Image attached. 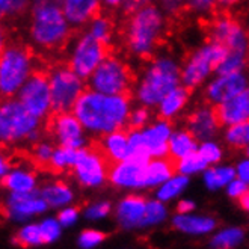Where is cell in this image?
<instances>
[{
	"label": "cell",
	"mask_w": 249,
	"mask_h": 249,
	"mask_svg": "<svg viewBox=\"0 0 249 249\" xmlns=\"http://www.w3.org/2000/svg\"><path fill=\"white\" fill-rule=\"evenodd\" d=\"M64 14L71 26H83L100 16V0H64Z\"/></svg>",
	"instance_id": "obj_21"
},
{
	"label": "cell",
	"mask_w": 249,
	"mask_h": 249,
	"mask_svg": "<svg viewBox=\"0 0 249 249\" xmlns=\"http://www.w3.org/2000/svg\"><path fill=\"white\" fill-rule=\"evenodd\" d=\"M9 171H11V165L8 162V159L2 157V160H0V174H2V177H5Z\"/></svg>",
	"instance_id": "obj_55"
},
{
	"label": "cell",
	"mask_w": 249,
	"mask_h": 249,
	"mask_svg": "<svg viewBox=\"0 0 249 249\" xmlns=\"http://www.w3.org/2000/svg\"><path fill=\"white\" fill-rule=\"evenodd\" d=\"M112 162L107 159L105 151L101 150L100 143L91 145L89 148H82L77 162L72 168L76 178L82 186L97 187L103 184V181L109 177V169Z\"/></svg>",
	"instance_id": "obj_12"
},
{
	"label": "cell",
	"mask_w": 249,
	"mask_h": 249,
	"mask_svg": "<svg viewBox=\"0 0 249 249\" xmlns=\"http://www.w3.org/2000/svg\"><path fill=\"white\" fill-rule=\"evenodd\" d=\"M172 225L183 231V232H189V234H206L210 232L216 228V222L212 217H206V216H194V214H181L178 213L174 217Z\"/></svg>",
	"instance_id": "obj_25"
},
{
	"label": "cell",
	"mask_w": 249,
	"mask_h": 249,
	"mask_svg": "<svg viewBox=\"0 0 249 249\" xmlns=\"http://www.w3.org/2000/svg\"><path fill=\"white\" fill-rule=\"evenodd\" d=\"M16 242L21 246H38V245L44 243L41 227L35 225V224L23 227L17 234Z\"/></svg>",
	"instance_id": "obj_39"
},
{
	"label": "cell",
	"mask_w": 249,
	"mask_h": 249,
	"mask_svg": "<svg viewBox=\"0 0 249 249\" xmlns=\"http://www.w3.org/2000/svg\"><path fill=\"white\" fill-rule=\"evenodd\" d=\"M146 204L148 201H145L139 195H128L125 196L116 209V217L118 222L124 228H138L142 225Z\"/></svg>",
	"instance_id": "obj_22"
},
{
	"label": "cell",
	"mask_w": 249,
	"mask_h": 249,
	"mask_svg": "<svg viewBox=\"0 0 249 249\" xmlns=\"http://www.w3.org/2000/svg\"><path fill=\"white\" fill-rule=\"evenodd\" d=\"M181 83V68L171 57H159L146 68L138 85L136 97L143 106H159V103Z\"/></svg>",
	"instance_id": "obj_4"
},
{
	"label": "cell",
	"mask_w": 249,
	"mask_h": 249,
	"mask_svg": "<svg viewBox=\"0 0 249 249\" xmlns=\"http://www.w3.org/2000/svg\"><path fill=\"white\" fill-rule=\"evenodd\" d=\"M198 151L204 156V159L207 160L209 165L217 163L222 157V151H221V148H219V145L214 142H210V141H204L198 148Z\"/></svg>",
	"instance_id": "obj_45"
},
{
	"label": "cell",
	"mask_w": 249,
	"mask_h": 249,
	"mask_svg": "<svg viewBox=\"0 0 249 249\" xmlns=\"http://www.w3.org/2000/svg\"><path fill=\"white\" fill-rule=\"evenodd\" d=\"M6 214L14 221H24V219L42 213L49 207L39 192H11L5 202Z\"/></svg>",
	"instance_id": "obj_16"
},
{
	"label": "cell",
	"mask_w": 249,
	"mask_h": 249,
	"mask_svg": "<svg viewBox=\"0 0 249 249\" xmlns=\"http://www.w3.org/2000/svg\"><path fill=\"white\" fill-rule=\"evenodd\" d=\"M106 239V236L101 231L97 230H86L80 234L79 237V245L82 248H94L97 245H100Z\"/></svg>",
	"instance_id": "obj_46"
},
{
	"label": "cell",
	"mask_w": 249,
	"mask_h": 249,
	"mask_svg": "<svg viewBox=\"0 0 249 249\" xmlns=\"http://www.w3.org/2000/svg\"><path fill=\"white\" fill-rule=\"evenodd\" d=\"M209 162L199 151H195L186 157H181L177 160V171L180 174L189 175V174H196L199 171H204L207 168Z\"/></svg>",
	"instance_id": "obj_34"
},
{
	"label": "cell",
	"mask_w": 249,
	"mask_h": 249,
	"mask_svg": "<svg viewBox=\"0 0 249 249\" xmlns=\"http://www.w3.org/2000/svg\"><path fill=\"white\" fill-rule=\"evenodd\" d=\"M106 56H109V46L100 42L89 32H86L76 41L70 54L68 65L82 79H89Z\"/></svg>",
	"instance_id": "obj_10"
},
{
	"label": "cell",
	"mask_w": 249,
	"mask_h": 249,
	"mask_svg": "<svg viewBox=\"0 0 249 249\" xmlns=\"http://www.w3.org/2000/svg\"><path fill=\"white\" fill-rule=\"evenodd\" d=\"M77 217H79V212L76 209H72V207H67L59 214H57V219H59V222H61L62 227L74 225L76 221H77Z\"/></svg>",
	"instance_id": "obj_51"
},
{
	"label": "cell",
	"mask_w": 249,
	"mask_h": 249,
	"mask_svg": "<svg viewBox=\"0 0 249 249\" xmlns=\"http://www.w3.org/2000/svg\"><path fill=\"white\" fill-rule=\"evenodd\" d=\"M101 2L109 8H118L124 3V0H101Z\"/></svg>",
	"instance_id": "obj_58"
},
{
	"label": "cell",
	"mask_w": 249,
	"mask_h": 249,
	"mask_svg": "<svg viewBox=\"0 0 249 249\" xmlns=\"http://www.w3.org/2000/svg\"><path fill=\"white\" fill-rule=\"evenodd\" d=\"M245 2V0H217V5L221 8H231V6H236L239 3Z\"/></svg>",
	"instance_id": "obj_54"
},
{
	"label": "cell",
	"mask_w": 249,
	"mask_h": 249,
	"mask_svg": "<svg viewBox=\"0 0 249 249\" xmlns=\"http://www.w3.org/2000/svg\"><path fill=\"white\" fill-rule=\"evenodd\" d=\"M245 232L240 228H228L217 232L212 240V246L214 248H232L242 243Z\"/></svg>",
	"instance_id": "obj_37"
},
{
	"label": "cell",
	"mask_w": 249,
	"mask_h": 249,
	"mask_svg": "<svg viewBox=\"0 0 249 249\" xmlns=\"http://www.w3.org/2000/svg\"><path fill=\"white\" fill-rule=\"evenodd\" d=\"M189 100V88L184 85L177 86L169 94L165 95V98L159 103V115L160 118L171 120L177 115L187 103Z\"/></svg>",
	"instance_id": "obj_26"
},
{
	"label": "cell",
	"mask_w": 249,
	"mask_h": 249,
	"mask_svg": "<svg viewBox=\"0 0 249 249\" xmlns=\"http://www.w3.org/2000/svg\"><path fill=\"white\" fill-rule=\"evenodd\" d=\"M39 118L29 112L20 100L8 98L0 107V138L5 145L39 139Z\"/></svg>",
	"instance_id": "obj_5"
},
{
	"label": "cell",
	"mask_w": 249,
	"mask_h": 249,
	"mask_svg": "<svg viewBox=\"0 0 249 249\" xmlns=\"http://www.w3.org/2000/svg\"><path fill=\"white\" fill-rule=\"evenodd\" d=\"M142 133L146 141V145H148V151L151 157H169V139L172 135V128L168 120L162 118L156 124L142 130Z\"/></svg>",
	"instance_id": "obj_19"
},
{
	"label": "cell",
	"mask_w": 249,
	"mask_h": 249,
	"mask_svg": "<svg viewBox=\"0 0 249 249\" xmlns=\"http://www.w3.org/2000/svg\"><path fill=\"white\" fill-rule=\"evenodd\" d=\"M39 194L44 199H46L49 207L68 206V204L72 201V198H74L72 190L62 181H56V183L44 186Z\"/></svg>",
	"instance_id": "obj_29"
},
{
	"label": "cell",
	"mask_w": 249,
	"mask_h": 249,
	"mask_svg": "<svg viewBox=\"0 0 249 249\" xmlns=\"http://www.w3.org/2000/svg\"><path fill=\"white\" fill-rule=\"evenodd\" d=\"M52 113L70 112L85 91L83 79L70 65H57L50 72Z\"/></svg>",
	"instance_id": "obj_8"
},
{
	"label": "cell",
	"mask_w": 249,
	"mask_h": 249,
	"mask_svg": "<svg viewBox=\"0 0 249 249\" xmlns=\"http://www.w3.org/2000/svg\"><path fill=\"white\" fill-rule=\"evenodd\" d=\"M225 139L231 146H236V148L248 146L249 145V120L228 125Z\"/></svg>",
	"instance_id": "obj_33"
},
{
	"label": "cell",
	"mask_w": 249,
	"mask_h": 249,
	"mask_svg": "<svg viewBox=\"0 0 249 249\" xmlns=\"http://www.w3.org/2000/svg\"><path fill=\"white\" fill-rule=\"evenodd\" d=\"M217 0H189L187 9L194 14H214L217 8Z\"/></svg>",
	"instance_id": "obj_44"
},
{
	"label": "cell",
	"mask_w": 249,
	"mask_h": 249,
	"mask_svg": "<svg viewBox=\"0 0 249 249\" xmlns=\"http://www.w3.org/2000/svg\"><path fill=\"white\" fill-rule=\"evenodd\" d=\"M110 213V204L109 202H97L92 204L86 209L85 216L86 219H91V221H97V219L105 217Z\"/></svg>",
	"instance_id": "obj_47"
},
{
	"label": "cell",
	"mask_w": 249,
	"mask_h": 249,
	"mask_svg": "<svg viewBox=\"0 0 249 249\" xmlns=\"http://www.w3.org/2000/svg\"><path fill=\"white\" fill-rule=\"evenodd\" d=\"M133 74L125 62L116 56H106L89 77L91 89L107 95H130L133 86Z\"/></svg>",
	"instance_id": "obj_7"
},
{
	"label": "cell",
	"mask_w": 249,
	"mask_h": 249,
	"mask_svg": "<svg viewBox=\"0 0 249 249\" xmlns=\"http://www.w3.org/2000/svg\"><path fill=\"white\" fill-rule=\"evenodd\" d=\"M194 209H195V204L192 201H181V202H178V207H177L178 213H181V214L190 213Z\"/></svg>",
	"instance_id": "obj_53"
},
{
	"label": "cell",
	"mask_w": 249,
	"mask_h": 249,
	"mask_svg": "<svg viewBox=\"0 0 249 249\" xmlns=\"http://www.w3.org/2000/svg\"><path fill=\"white\" fill-rule=\"evenodd\" d=\"M177 172V160L172 157L156 159L145 169V187H156L172 178Z\"/></svg>",
	"instance_id": "obj_24"
},
{
	"label": "cell",
	"mask_w": 249,
	"mask_h": 249,
	"mask_svg": "<svg viewBox=\"0 0 249 249\" xmlns=\"http://www.w3.org/2000/svg\"><path fill=\"white\" fill-rule=\"evenodd\" d=\"M89 32L95 39H98L100 42H103L106 44V46H109L110 41H112V32H113V29H112V23L109 18L106 17H100L97 16L91 24H89Z\"/></svg>",
	"instance_id": "obj_36"
},
{
	"label": "cell",
	"mask_w": 249,
	"mask_h": 249,
	"mask_svg": "<svg viewBox=\"0 0 249 249\" xmlns=\"http://www.w3.org/2000/svg\"><path fill=\"white\" fill-rule=\"evenodd\" d=\"M53 151H54V150L52 148V145H50V143H47V142H36V143H34L32 160L35 162V165H38L39 168L49 171Z\"/></svg>",
	"instance_id": "obj_40"
},
{
	"label": "cell",
	"mask_w": 249,
	"mask_h": 249,
	"mask_svg": "<svg viewBox=\"0 0 249 249\" xmlns=\"http://www.w3.org/2000/svg\"><path fill=\"white\" fill-rule=\"evenodd\" d=\"M187 2L189 0H160L163 11L171 14V16H177L181 14L184 9H187Z\"/></svg>",
	"instance_id": "obj_48"
},
{
	"label": "cell",
	"mask_w": 249,
	"mask_h": 249,
	"mask_svg": "<svg viewBox=\"0 0 249 249\" xmlns=\"http://www.w3.org/2000/svg\"><path fill=\"white\" fill-rule=\"evenodd\" d=\"M246 154H248V157H249V145H248V150H246Z\"/></svg>",
	"instance_id": "obj_59"
},
{
	"label": "cell",
	"mask_w": 249,
	"mask_h": 249,
	"mask_svg": "<svg viewBox=\"0 0 249 249\" xmlns=\"http://www.w3.org/2000/svg\"><path fill=\"white\" fill-rule=\"evenodd\" d=\"M236 171H237L239 178L249 184V160H243V162H240Z\"/></svg>",
	"instance_id": "obj_52"
},
{
	"label": "cell",
	"mask_w": 249,
	"mask_h": 249,
	"mask_svg": "<svg viewBox=\"0 0 249 249\" xmlns=\"http://www.w3.org/2000/svg\"><path fill=\"white\" fill-rule=\"evenodd\" d=\"M32 0H0V12L3 17H16L24 12Z\"/></svg>",
	"instance_id": "obj_42"
},
{
	"label": "cell",
	"mask_w": 249,
	"mask_h": 249,
	"mask_svg": "<svg viewBox=\"0 0 249 249\" xmlns=\"http://www.w3.org/2000/svg\"><path fill=\"white\" fill-rule=\"evenodd\" d=\"M248 53L240 52H228L225 59L217 67V74H231V72H242L246 67Z\"/></svg>",
	"instance_id": "obj_35"
},
{
	"label": "cell",
	"mask_w": 249,
	"mask_h": 249,
	"mask_svg": "<svg viewBox=\"0 0 249 249\" xmlns=\"http://www.w3.org/2000/svg\"><path fill=\"white\" fill-rule=\"evenodd\" d=\"M100 146L112 163L123 162V160H127L130 157L128 133H125L123 128L105 135V138L100 142Z\"/></svg>",
	"instance_id": "obj_23"
},
{
	"label": "cell",
	"mask_w": 249,
	"mask_h": 249,
	"mask_svg": "<svg viewBox=\"0 0 249 249\" xmlns=\"http://www.w3.org/2000/svg\"><path fill=\"white\" fill-rule=\"evenodd\" d=\"M228 54V49L219 42H209L189 57L181 70V85L189 89L199 86L213 71L217 70Z\"/></svg>",
	"instance_id": "obj_9"
},
{
	"label": "cell",
	"mask_w": 249,
	"mask_h": 249,
	"mask_svg": "<svg viewBox=\"0 0 249 249\" xmlns=\"http://www.w3.org/2000/svg\"><path fill=\"white\" fill-rule=\"evenodd\" d=\"M237 171L231 166H224V168H212L206 171L204 174V183L210 190H216L228 186L234 177H236Z\"/></svg>",
	"instance_id": "obj_31"
},
{
	"label": "cell",
	"mask_w": 249,
	"mask_h": 249,
	"mask_svg": "<svg viewBox=\"0 0 249 249\" xmlns=\"http://www.w3.org/2000/svg\"><path fill=\"white\" fill-rule=\"evenodd\" d=\"M209 36L213 42L222 44L228 52H249V36L245 29L231 17H216L209 26Z\"/></svg>",
	"instance_id": "obj_14"
},
{
	"label": "cell",
	"mask_w": 249,
	"mask_h": 249,
	"mask_svg": "<svg viewBox=\"0 0 249 249\" xmlns=\"http://www.w3.org/2000/svg\"><path fill=\"white\" fill-rule=\"evenodd\" d=\"M196 141L198 139L190 133L189 130L175 131V133L171 135V139H169V157H172L174 160H178L181 157H186L189 154L198 151Z\"/></svg>",
	"instance_id": "obj_27"
},
{
	"label": "cell",
	"mask_w": 249,
	"mask_h": 249,
	"mask_svg": "<svg viewBox=\"0 0 249 249\" xmlns=\"http://www.w3.org/2000/svg\"><path fill=\"white\" fill-rule=\"evenodd\" d=\"M47 3H52V5H64V0H32V5H47Z\"/></svg>",
	"instance_id": "obj_57"
},
{
	"label": "cell",
	"mask_w": 249,
	"mask_h": 249,
	"mask_svg": "<svg viewBox=\"0 0 249 249\" xmlns=\"http://www.w3.org/2000/svg\"><path fill=\"white\" fill-rule=\"evenodd\" d=\"M163 29L165 18L157 6L146 5L138 9L130 16L127 24V49L139 57H150L162 38Z\"/></svg>",
	"instance_id": "obj_2"
},
{
	"label": "cell",
	"mask_w": 249,
	"mask_h": 249,
	"mask_svg": "<svg viewBox=\"0 0 249 249\" xmlns=\"http://www.w3.org/2000/svg\"><path fill=\"white\" fill-rule=\"evenodd\" d=\"M150 120V112H148V106L143 107H138L135 110H131L128 115V123L127 127L130 130H141Z\"/></svg>",
	"instance_id": "obj_43"
},
{
	"label": "cell",
	"mask_w": 249,
	"mask_h": 249,
	"mask_svg": "<svg viewBox=\"0 0 249 249\" xmlns=\"http://www.w3.org/2000/svg\"><path fill=\"white\" fill-rule=\"evenodd\" d=\"M83 127L97 135H107L124 128L130 115L128 95H107L94 89L83 91L72 107Z\"/></svg>",
	"instance_id": "obj_1"
},
{
	"label": "cell",
	"mask_w": 249,
	"mask_h": 249,
	"mask_svg": "<svg viewBox=\"0 0 249 249\" xmlns=\"http://www.w3.org/2000/svg\"><path fill=\"white\" fill-rule=\"evenodd\" d=\"M34 65L32 54L20 44H9L2 52L0 59V91L9 98L18 94L21 86L31 77Z\"/></svg>",
	"instance_id": "obj_6"
},
{
	"label": "cell",
	"mask_w": 249,
	"mask_h": 249,
	"mask_svg": "<svg viewBox=\"0 0 249 249\" xmlns=\"http://www.w3.org/2000/svg\"><path fill=\"white\" fill-rule=\"evenodd\" d=\"M82 148H70V146H62L59 145V148H56L53 151L52 160L49 171L52 172H62L65 169H72L77 162V159L80 156Z\"/></svg>",
	"instance_id": "obj_30"
},
{
	"label": "cell",
	"mask_w": 249,
	"mask_h": 249,
	"mask_svg": "<svg viewBox=\"0 0 249 249\" xmlns=\"http://www.w3.org/2000/svg\"><path fill=\"white\" fill-rule=\"evenodd\" d=\"M189 180L184 174L181 175H174L172 178H169L168 181H165L160 189L157 190V199L160 201H169L172 198H175L178 194H181L184 187L187 186Z\"/></svg>",
	"instance_id": "obj_32"
},
{
	"label": "cell",
	"mask_w": 249,
	"mask_h": 249,
	"mask_svg": "<svg viewBox=\"0 0 249 249\" xmlns=\"http://www.w3.org/2000/svg\"><path fill=\"white\" fill-rule=\"evenodd\" d=\"M154 0H124V3L121 5L123 8V14L125 16H131V14H135L138 9L146 6V5H151Z\"/></svg>",
	"instance_id": "obj_50"
},
{
	"label": "cell",
	"mask_w": 249,
	"mask_h": 249,
	"mask_svg": "<svg viewBox=\"0 0 249 249\" xmlns=\"http://www.w3.org/2000/svg\"><path fill=\"white\" fill-rule=\"evenodd\" d=\"M219 123L216 110L213 107H201L189 115L187 118V130L198 141H209L217 131Z\"/></svg>",
	"instance_id": "obj_20"
},
{
	"label": "cell",
	"mask_w": 249,
	"mask_h": 249,
	"mask_svg": "<svg viewBox=\"0 0 249 249\" xmlns=\"http://www.w3.org/2000/svg\"><path fill=\"white\" fill-rule=\"evenodd\" d=\"M221 125H232L249 120V88L214 107Z\"/></svg>",
	"instance_id": "obj_18"
},
{
	"label": "cell",
	"mask_w": 249,
	"mask_h": 249,
	"mask_svg": "<svg viewBox=\"0 0 249 249\" xmlns=\"http://www.w3.org/2000/svg\"><path fill=\"white\" fill-rule=\"evenodd\" d=\"M248 88V79L243 72H231V74H217L213 79L207 89L206 100L212 106H217L224 101L232 98L234 95L240 94Z\"/></svg>",
	"instance_id": "obj_15"
},
{
	"label": "cell",
	"mask_w": 249,
	"mask_h": 249,
	"mask_svg": "<svg viewBox=\"0 0 249 249\" xmlns=\"http://www.w3.org/2000/svg\"><path fill=\"white\" fill-rule=\"evenodd\" d=\"M70 26L61 5H32L31 39L38 49H62L70 38Z\"/></svg>",
	"instance_id": "obj_3"
},
{
	"label": "cell",
	"mask_w": 249,
	"mask_h": 249,
	"mask_svg": "<svg viewBox=\"0 0 249 249\" xmlns=\"http://www.w3.org/2000/svg\"><path fill=\"white\" fill-rule=\"evenodd\" d=\"M39 227H41L44 243H52V242H54V240H57L61 237V222H59V219L49 217V219H46V221H42L39 224Z\"/></svg>",
	"instance_id": "obj_41"
},
{
	"label": "cell",
	"mask_w": 249,
	"mask_h": 249,
	"mask_svg": "<svg viewBox=\"0 0 249 249\" xmlns=\"http://www.w3.org/2000/svg\"><path fill=\"white\" fill-rule=\"evenodd\" d=\"M35 175L34 172H29L24 169H12L3 177V186L9 192H34L35 190Z\"/></svg>",
	"instance_id": "obj_28"
},
{
	"label": "cell",
	"mask_w": 249,
	"mask_h": 249,
	"mask_svg": "<svg viewBox=\"0 0 249 249\" xmlns=\"http://www.w3.org/2000/svg\"><path fill=\"white\" fill-rule=\"evenodd\" d=\"M248 183H245L243 180H240V178H237V180H232L228 186H227V192H228V195L231 196V198H236V199H239L245 192H248Z\"/></svg>",
	"instance_id": "obj_49"
},
{
	"label": "cell",
	"mask_w": 249,
	"mask_h": 249,
	"mask_svg": "<svg viewBox=\"0 0 249 249\" xmlns=\"http://www.w3.org/2000/svg\"><path fill=\"white\" fill-rule=\"evenodd\" d=\"M162 202L163 201H160V199L148 201L141 227H153V225H157V224H160L163 221L168 213H166V209H165V206Z\"/></svg>",
	"instance_id": "obj_38"
},
{
	"label": "cell",
	"mask_w": 249,
	"mask_h": 249,
	"mask_svg": "<svg viewBox=\"0 0 249 249\" xmlns=\"http://www.w3.org/2000/svg\"><path fill=\"white\" fill-rule=\"evenodd\" d=\"M145 169L146 165L127 159L123 162H115L110 165L109 178L118 187L141 189L145 187Z\"/></svg>",
	"instance_id": "obj_17"
},
{
	"label": "cell",
	"mask_w": 249,
	"mask_h": 249,
	"mask_svg": "<svg viewBox=\"0 0 249 249\" xmlns=\"http://www.w3.org/2000/svg\"><path fill=\"white\" fill-rule=\"evenodd\" d=\"M239 204H240V207L246 212H249V190L248 192H245L240 198H239Z\"/></svg>",
	"instance_id": "obj_56"
},
{
	"label": "cell",
	"mask_w": 249,
	"mask_h": 249,
	"mask_svg": "<svg viewBox=\"0 0 249 249\" xmlns=\"http://www.w3.org/2000/svg\"><path fill=\"white\" fill-rule=\"evenodd\" d=\"M49 131L57 143L70 148H85V127L74 113H52L47 124Z\"/></svg>",
	"instance_id": "obj_13"
},
{
	"label": "cell",
	"mask_w": 249,
	"mask_h": 249,
	"mask_svg": "<svg viewBox=\"0 0 249 249\" xmlns=\"http://www.w3.org/2000/svg\"><path fill=\"white\" fill-rule=\"evenodd\" d=\"M18 100L36 118H46L52 112V91L49 72L42 70L34 71L18 91Z\"/></svg>",
	"instance_id": "obj_11"
}]
</instances>
